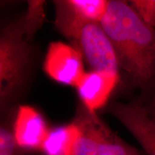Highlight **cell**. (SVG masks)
<instances>
[{"label":"cell","instance_id":"277c9868","mask_svg":"<svg viewBox=\"0 0 155 155\" xmlns=\"http://www.w3.org/2000/svg\"><path fill=\"white\" fill-rule=\"evenodd\" d=\"M43 68L54 81L76 86L84 74L83 57L73 45L62 42H53L48 47Z\"/></svg>","mask_w":155,"mask_h":155},{"label":"cell","instance_id":"7a4b0ae2","mask_svg":"<svg viewBox=\"0 0 155 155\" xmlns=\"http://www.w3.org/2000/svg\"><path fill=\"white\" fill-rule=\"evenodd\" d=\"M45 2H28L25 14L6 25L0 35L1 107L11 103L20 91L32 60L33 40L45 19Z\"/></svg>","mask_w":155,"mask_h":155},{"label":"cell","instance_id":"9c48e42d","mask_svg":"<svg viewBox=\"0 0 155 155\" xmlns=\"http://www.w3.org/2000/svg\"><path fill=\"white\" fill-rule=\"evenodd\" d=\"M81 129L75 121L66 126L51 129L42 144L45 155H75Z\"/></svg>","mask_w":155,"mask_h":155},{"label":"cell","instance_id":"5bb4252c","mask_svg":"<svg viewBox=\"0 0 155 155\" xmlns=\"http://www.w3.org/2000/svg\"><path fill=\"white\" fill-rule=\"evenodd\" d=\"M150 92L152 93V96H151L148 104L147 106H144V107L146 108L147 113L150 115L151 119L155 123V85Z\"/></svg>","mask_w":155,"mask_h":155},{"label":"cell","instance_id":"ba28073f","mask_svg":"<svg viewBox=\"0 0 155 155\" xmlns=\"http://www.w3.org/2000/svg\"><path fill=\"white\" fill-rule=\"evenodd\" d=\"M74 121L81 129L75 155H98L103 122L85 107Z\"/></svg>","mask_w":155,"mask_h":155},{"label":"cell","instance_id":"7c38bea8","mask_svg":"<svg viewBox=\"0 0 155 155\" xmlns=\"http://www.w3.org/2000/svg\"><path fill=\"white\" fill-rule=\"evenodd\" d=\"M128 3L147 25L155 29V0H131Z\"/></svg>","mask_w":155,"mask_h":155},{"label":"cell","instance_id":"6da1fadb","mask_svg":"<svg viewBox=\"0 0 155 155\" xmlns=\"http://www.w3.org/2000/svg\"><path fill=\"white\" fill-rule=\"evenodd\" d=\"M101 25L111 40L120 68L143 92L155 85V29L128 2L108 1Z\"/></svg>","mask_w":155,"mask_h":155},{"label":"cell","instance_id":"9a60e30c","mask_svg":"<svg viewBox=\"0 0 155 155\" xmlns=\"http://www.w3.org/2000/svg\"><path fill=\"white\" fill-rule=\"evenodd\" d=\"M131 155H141L140 154H139V152H138V151H137V150H134V152L131 153Z\"/></svg>","mask_w":155,"mask_h":155},{"label":"cell","instance_id":"5b68a950","mask_svg":"<svg viewBox=\"0 0 155 155\" xmlns=\"http://www.w3.org/2000/svg\"><path fill=\"white\" fill-rule=\"evenodd\" d=\"M108 111L137 139L148 155H155V123L139 103L113 102Z\"/></svg>","mask_w":155,"mask_h":155},{"label":"cell","instance_id":"30bf717a","mask_svg":"<svg viewBox=\"0 0 155 155\" xmlns=\"http://www.w3.org/2000/svg\"><path fill=\"white\" fill-rule=\"evenodd\" d=\"M67 2L78 16L91 22H101L107 9L108 1L67 0Z\"/></svg>","mask_w":155,"mask_h":155},{"label":"cell","instance_id":"4fadbf2b","mask_svg":"<svg viewBox=\"0 0 155 155\" xmlns=\"http://www.w3.org/2000/svg\"><path fill=\"white\" fill-rule=\"evenodd\" d=\"M17 146L14 134L6 129L0 131V155H13Z\"/></svg>","mask_w":155,"mask_h":155},{"label":"cell","instance_id":"8fae6325","mask_svg":"<svg viewBox=\"0 0 155 155\" xmlns=\"http://www.w3.org/2000/svg\"><path fill=\"white\" fill-rule=\"evenodd\" d=\"M134 150L103 123L98 155H131Z\"/></svg>","mask_w":155,"mask_h":155},{"label":"cell","instance_id":"3957f363","mask_svg":"<svg viewBox=\"0 0 155 155\" xmlns=\"http://www.w3.org/2000/svg\"><path fill=\"white\" fill-rule=\"evenodd\" d=\"M54 4L55 28L81 52L92 71L119 74L115 51L101 22L78 16L67 0L55 1Z\"/></svg>","mask_w":155,"mask_h":155},{"label":"cell","instance_id":"8992f818","mask_svg":"<svg viewBox=\"0 0 155 155\" xmlns=\"http://www.w3.org/2000/svg\"><path fill=\"white\" fill-rule=\"evenodd\" d=\"M119 80V74L91 71L85 73L76 85L84 107L95 113L107 102Z\"/></svg>","mask_w":155,"mask_h":155},{"label":"cell","instance_id":"52a82bcc","mask_svg":"<svg viewBox=\"0 0 155 155\" xmlns=\"http://www.w3.org/2000/svg\"><path fill=\"white\" fill-rule=\"evenodd\" d=\"M49 131L43 117L34 108H19L14 126L17 146L28 150H41Z\"/></svg>","mask_w":155,"mask_h":155}]
</instances>
